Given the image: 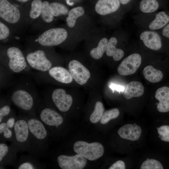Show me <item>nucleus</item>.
<instances>
[{
    "label": "nucleus",
    "instance_id": "ddd939ff",
    "mask_svg": "<svg viewBox=\"0 0 169 169\" xmlns=\"http://www.w3.org/2000/svg\"><path fill=\"white\" fill-rule=\"evenodd\" d=\"M141 131V129L138 125L135 124H126L120 127L117 133L122 139L136 141L140 137Z\"/></svg>",
    "mask_w": 169,
    "mask_h": 169
},
{
    "label": "nucleus",
    "instance_id": "20e7f679",
    "mask_svg": "<svg viewBox=\"0 0 169 169\" xmlns=\"http://www.w3.org/2000/svg\"><path fill=\"white\" fill-rule=\"evenodd\" d=\"M142 60L140 54L134 53L130 54L123 59L118 67V73L123 76L134 74L140 66Z\"/></svg>",
    "mask_w": 169,
    "mask_h": 169
},
{
    "label": "nucleus",
    "instance_id": "a19ab883",
    "mask_svg": "<svg viewBox=\"0 0 169 169\" xmlns=\"http://www.w3.org/2000/svg\"><path fill=\"white\" fill-rule=\"evenodd\" d=\"M14 119L13 117H11L8 120L6 124L9 128H11L13 127L14 125Z\"/></svg>",
    "mask_w": 169,
    "mask_h": 169
},
{
    "label": "nucleus",
    "instance_id": "9b49d317",
    "mask_svg": "<svg viewBox=\"0 0 169 169\" xmlns=\"http://www.w3.org/2000/svg\"><path fill=\"white\" fill-rule=\"evenodd\" d=\"M11 98L14 105L23 110H30L33 106V100L32 96L24 90H18L14 91Z\"/></svg>",
    "mask_w": 169,
    "mask_h": 169
},
{
    "label": "nucleus",
    "instance_id": "412c9836",
    "mask_svg": "<svg viewBox=\"0 0 169 169\" xmlns=\"http://www.w3.org/2000/svg\"><path fill=\"white\" fill-rule=\"evenodd\" d=\"M160 7L158 0H141L138 8L139 13L149 14L157 12Z\"/></svg>",
    "mask_w": 169,
    "mask_h": 169
},
{
    "label": "nucleus",
    "instance_id": "c756f323",
    "mask_svg": "<svg viewBox=\"0 0 169 169\" xmlns=\"http://www.w3.org/2000/svg\"><path fill=\"white\" fill-rule=\"evenodd\" d=\"M42 3L41 0H34L32 2L29 13L31 18H36L40 15Z\"/></svg>",
    "mask_w": 169,
    "mask_h": 169
},
{
    "label": "nucleus",
    "instance_id": "6ab92c4d",
    "mask_svg": "<svg viewBox=\"0 0 169 169\" xmlns=\"http://www.w3.org/2000/svg\"><path fill=\"white\" fill-rule=\"evenodd\" d=\"M118 40L116 38L112 37L108 40L107 49L106 51L107 55L112 57L115 61L120 60L124 56V52L121 49L116 47Z\"/></svg>",
    "mask_w": 169,
    "mask_h": 169
},
{
    "label": "nucleus",
    "instance_id": "393cba45",
    "mask_svg": "<svg viewBox=\"0 0 169 169\" xmlns=\"http://www.w3.org/2000/svg\"><path fill=\"white\" fill-rule=\"evenodd\" d=\"M104 110L103 103L100 101L97 102L95 105L94 111L90 117V121L93 123H96L100 120Z\"/></svg>",
    "mask_w": 169,
    "mask_h": 169
},
{
    "label": "nucleus",
    "instance_id": "5701e85b",
    "mask_svg": "<svg viewBox=\"0 0 169 169\" xmlns=\"http://www.w3.org/2000/svg\"><path fill=\"white\" fill-rule=\"evenodd\" d=\"M108 42L107 38H102L99 41L97 46L90 50V54L91 57L95 59H100L106 51Z\"/></svg>",
    "mask_w": 169,
    "mask_h": 169
},
{
    "label": "nucleus",
    "instance_id": "f03ea898",
    "mask_svg": "<svg viewBox=\"0 0 169 169\" xmlns=\"http://www.w3.org/2000/svg\"><path fill=\"white\" fill-rule=\"evenodd\" d=\"M73 148L75 152L90 161L99 158L103 155L104 151L103 145L98 142L89 143L83 141H78L74 143Z\"/></svg>",
    "mask_w": 169,
    "mask_h": 169
},
{
    "label": "nucleus",
    "instance_id": "58836bf2",
    "mask_svg": "<svg viewBox=\"0 0 169 169\" xmlns=\"http://www.w3.org/2000/svg\"><path fill=\"white\" fill-rule=\"evenodd\" d=\"M33 165L28 162H25L21 164L18 167L19 169H33Z\"/></svg>",
    "mask_w": 169,
    "mask_h": 169
},
{
    "label": "nucleus",
    "instance_id": "39448f33",
    "mask_svg": "<svg viewBox=\"0 0 169 169\" xmlns=\"http://www.w3.org/2000/svg\"><path fill=\"white\" fill-rule=\"evenodd\" d=\"M26 59L32 68L38 71H48L52 67L51 62L46 58L44 52L42 50L29 53L27 55Z\"/></svg>",
    "mask_w": 169,
    "mask_h": 169
},
{
    "label": "nucleus",
    "instance_id": "f3484780",
    "mask_svg": "<svg viewBox=\"0 0 169 169\" xmlns=\"http://www.w3.org/2000/svg\"><path fill=\"white\" fill-rule=\"evenodd\" d=\"M144 87L142 84L139 82L132 81L127 84L124 92V96L127 99L134 97H138L143 95Z\"/></svg>",
    "mask_w": 169,
    "mask_h": 169
},
{
    "label": "nucleus",
    "instance_id": "f8f14e48",
    "mask_svg": "<svg viewBox=\"0 0 169 169\" xmlns=\"http://www.w3.org/2000/svg\"><path fill=\"white\" fill-rule=\"evenodd\" d=\"M121 4L120 0H98L95 6V9L98 14L106 15L117 11Z\"/></svg>",
    "mask_w": 169,
    "mask_h": 169
},
{
    "label": "nucleus",
    "instance_id": "37998d69",
    "mask_svg": "<svg viewBox=\"0 0 169 169\" xmlns=\"http://www.w3.org/2000/svg\"><path fill=\"white\" fill-rule=\"evenodd\" d=\"M17 0L18 1H19L20 2H25L28 1L29 0Z\"/></svg>",
    "mask_w": 169,
    "mask_h": 169
},
{
    "label": "nucleus",
    "instance_id": "cd10ccee",
    "mask_svg": "<svg viewBox=\"0 0 169 169\" xmlns=\"http://www.w3.org/2000/svg\"><path fill=\"white\" fill-rule=\"evenodd\" d=\"M119 114L120 111L117 108L107 110L103 113L100 119V122L102 124H105L110 120L117 117Z\"/></svg>",
    "mask_w": 169,
    "mask_h": 169
},
{
    "label": "nucleus",
    "instance_id": "4468645a",
    "mask_svg": "<svg viewBox=\"0 0 169 169\" xmlns=\"http://www.w3.org/2000/svg\"><path fill=\"white\" fill-rule=\"evenodd\" d=\"M41 120L46 125L57 127L63 121L62 116L55 111L49 108L43 109L40 114Z\"/></svg>",
    "mask_w": 169,
    "mask_h": 169
},
{
    "label": "nucleus",
    "instance_id": "79ce46f5",
    "mask_svg": "<svg viewBox=\"0 0 169 169\" xmlns=\"http://www.w3.org/2000/svg\"><path fill=\"white\" fill-rule=\"evenodd\" d=\"M7 125L6 123H2L0 124V133L1 134L3 133V131L4 128Z\"/></svg>",
    "mask_w": 169,
    "mask_h": 169
},
{
    "label": "nucleus",
    "instance_id": "0eeeda50",
    "mask_svg": "<svg viewBox=\"0 0 169 169\" xmlns=\"http://www.w3.org/2000/svg\"><path fill=\"white\" fill-rule=\"evenodd\" d=\"M87 159L77 154L73 156L61 155L57 158L59 166L62 169H82L86 165Z\"/></svg>",
    "mask_w": 169,
    "mask_h": 169
},
{
    "label": "nucleus",
    "instance_id": "f704fd0d",
    "mask_svg": "<svg viewBox=\"0 0 169 169\" xmlns=\"http://www.w3.org/2000/svg\"><path fill=\"white\" fill-rule=\"evenodd\" d=\"M8 151V148L7 146L4 143L0 144V161L3 159V157L6 155Z\"/></svg>",
    "mask_w": 169,
    "mask_h": 169
},
{
    "label": "nucleus",
    "instance_id": "473e14b6",
    "mask_svg": "<svg viewBox=\"0 0 169 169\" xmlns=\"http://www.w3.org/2000/svg\"><path fill=\"white\" fill-rule=\"evenodd\" d=\"M125 162L121 160L117 161L109 168V169H125Z\"/></svg>",
    "mask_w": 169,
    "mask_h": 169
},
{
    "label": "nucleus",
    "instance_id": "b1692460",
    "mask_svg": "<svg viewBox=\"0 0 169 169\" xmlns=\"http://www.w3.org/2000/svg\"><path fill=\"white\" fill-rule=\"evenodd\" d=\"M84 13V10L81 6L75 7L71 9L69 12L68 16L66 19L68 26L70 28L74 27L75 25L77 19L82 16Z\"/></svg>",
    "mask_w": 169,
    "mask_h": 169
},
{
    "label": "nucleus",
    "instance_id": "a211bd4d",
    "mask_svg": "<svg viewBox=\"0 0 169 169\" xmlns=\"http://www.w3.org/2000/svg\"><path fill=\"white\" fill-rule=\"evenodd\" d=\"M30 132L37 139L42 140L46 136V130L42 123L35 119H29L27 123Z\"/></svg>",
    "mask_w": 169,
    "mask_h": 169
},
{
    "label": "nucleus",
    "instance_id": "f257e3e1",
    "mask_svg": "<svg viewBox=\"0 0 169 169\" xmlns=\"http://www.w3.org/2000/svg\"><path fill=\"white\" fill-rule=\"evenodd\" d=\"M135 24L142 29L158 31L169 22V16L164 11L149 14L139 13L134 17Z\"/></svg>",
    "mask_w": 169,
    "mask_h": 169
},
{
    "label": "nucleus",
    "instance_id": "c85d7f7f",
    "mask_svg": "<svg viewBox=\"0 0 169 169\" xmlns=\"http://www.w3.org/2000/svg\"><path fill=\"white\" fill-rule=\"evenodd\" d=\"M161 163L158 161L153 159L147 158L142 163L141 169H163Z\"/></svg>",
    "mask_w": 169,
    "mask_h": 169
},
{
    "label": "nucleus",
    "instance_id": "ea45409f",
    "mask_svg": "<svg viewBox=\"0 0 169 169\" xmlns=\"http://www.w3.org/2000/svg\"><path fill=\"white\" fill-rule=\"evenodd\" d=\"M4 136L7 138H10L12 135V132L9 129V127L7 125L4 128L3 131Z\"/></svg>",
    "mask_w": 169,
    "mask_h": 169
},
{
    "label": "nucleus",
    "instance_id": "7c9ffc66",
    "mask_svg": "<svg viewBox=\"0 0 169 169\" xmlns=\"http://www.w3.org/2000/svg\"><path fill=\"white\" fill-rule=\"evenodd\" d=\"M157 129L161 140L163 141L169 142V126L162 125Z\"/></svg>",
    "mask_w": 169,
    "mask_h": 169
},
{
    "label": "nucleus",
    "instance_id": "6e6552de",
    "mask_svg": "<svg viewBox=\"0 0 169 169\" xmlns=\"http://www.w3.org/2000/svg\"><path fill=\"white\" fill-rule=\"evenodd\" d=\"M68 68L73 79L79 84H85L90 77V74L88 69L77 60L70 61Z\"/></svg>",
    "mask_w": 169,
    "mask_h": 169
},
{
    "label": "nucleus",
    "instance_id": "7ed1b4c3",
    "mask_svg": "<svg viewBox=\"0 0 169 169\" xmlns=\"http://www.w3.org/2000/svg\"><path fill=\"white\" fill-rule=\"evenodd\" d=\"M67 36V32L63 28H55L49 29L38 37V41L44 46H53L59 44L64 41Z\"/></svg>",
    "mask_w": 169,
    "mask_h": 169
},
{
    "label": "nucleus",
    "instance_id": "2eb2a0df",
    "mask_svg": "<svg viewBox=\"0 0 169 169\" xmlns=\"http://www.w3.org/2000/svg\"><path fill=\"white\" fill-rule=\"evenodd\" d=\"M155 98L159 102L157 106V110L161 112L169 111V88L163 86L156 91Z\"/></svg>",
    "mask_w": 169,
    "mask_h": 169
},
{
    "label": "nucleus",
    "instance_id": "a878e982",
    "mask_svg": "<svg viewBox=\"0 0 169 169\" xmlns=\"http://www.w3.org/2000/svg\"><path fill=\"white\" fill-rule=\"evenodd\" d=\"M50 9L53 15L55 17L61 14L66 15L69 10L68 8L64 5L57 2H53L49 5Z\"/></svg>",
    "mask_w": 169,
    "mask_h": 169
},
{
    "label": "nucleus",
    "instance_id": "72a5a7b5",
    "mask_svg": "<svg viewBox=\"0 0 169 169\" xmlns=\"http://www.w3.org/2000/svg\"><path fill=\"white\" fill-rule=\"evenodd\" d=\"M10 111V107L8 105H5L0 109V122L1 123L3 117L8 115Z\"/></svg>",
    "mask_w": 169,
    "mask_h": 169
},
{
    "label": "nucleus",
    "instance_id": "1a4fd4ad",
    "mask_svg": "<svg viewBox=\"0 0 169 169\" xmlns=\"http://www.w3.org/2000/svg\"><path fill=\"white\" fill-rule=\"evenodd\" d=\"M0 16L6 22L14 23L20 18L19 10L7 0H0Z\"/></svg>",
    "mask_w": 169,
    "mask_h": 169
},
{
    "label": "nucleus",
    "instance_id": "4c0bfd02",
    "mask_svg": "<svg viewBox=\"0 0 169 169\" xmlns=\"http://www.w3.org/2000/svg\"><path fill=\"white\" fill-rule=\"evenodd\" d=\"M135 0H120L121 5L123 6H129L130 9L132 6Z\"/></svg>",
    "mask_w": 169,
    "mask_h": 169
},
{
    "label": "nucleus",
    "instance_id": "4be33fe9",
    "mask_svg": "<svg viewBox=\"0 0 169 169\" xmlns=\"http://www.w3.org/2000/svg\"><path fill=\"white\" fill-rule=\"evenodd\" d=\"M143 73L145 78L151 83L160 81L163 77V74L160 70L155 69L151 65L145 67Z\"/></svg>",
    "mask_w": 169,
    "mask_h": 169
},
{
    "label": "nucleus",
    "instance_id": "2f4dec72",
    "mask_svg": "<svg viewBox=\"0 0 169 169\" xmlns=\"http://www.w3.org/2000/svg\"><path fill=\"white\" fill-rule=\"evenodd\" d=\"M9 31L8 27L1 22H0V39L6 38L9 36Z\"/></svg>",
    "mask_w": 169,
    "mask_h": 169
},
{
    "label": "nucleus",
    "instance_id": "9d476101",
    "mask_svg": "<svg viewBox=\"0 0 169 169\" xmlns=\"http://www.w3.org/2000/svg\"><path fill=\"white\" fill-rule=\"evenodd\" d=\"M52 98L56 106L62 112L68 111L73 103L71 96L67 94L65 91L62 89L54 90L52 93Z\"/></svg>",
    "mask_w": 169,
    "mask_h": 169
},
{
    "label": "nucleus",
    "instance_id": "c9c22d12",
    "mask_svg": "<svg viewBox=\"0 0 169 169\" xmlns=\"http://www.w3.org/2000/svg\"><path fill=\"white\" fill-rule=\"evenodd\" d=\"M110 88L113 90V92L114 90H116L119 92H123L125 90V87L122 85L113 83L110 84Z\"/></svg>",
    "mask_w": 169,
    "mask_h": 169
},
{
    "label": "nucleus",
    "instance_id": "e433bc0d",
    "mask_svg": "<svg viewBox=\"0 0 169 169\" xmlns=\"http://www.w3.org/2000/svg\"><path fill=\"white\" fill-rule=\"evenodd\" d=\"M161 29V34L165 38L169 39V22Z\"/></svg>",
    "mask_w": 169,
    "mask_h": 169
},
{
    "label": "nucleus",
    "instance_id": "bb28decb",
    "mask_svg": "<svg viewBox=\"0 0 169 169\" xmlns=\"http://www.w3.org/2000/svg\"><path fill=\"white\" fill-rule=\"evenodd\" d=\"M50 4L47 1L42 3L40 15L43 20L47 23L51 22L54 19L49 7Z\"/></svg>",
    "mask_w": 169,
    "mask_h": 169
},
{
    "label": "nucleus",
    "instance_id": "aec40b11",
    "mask_svg": "<svg viewBox=\"0 0 169 169\" xmlns=\"http://www.w3.org/2000/svg\"><path fill=\"white\" fill-rule=\"evenodd\" d=\"M14 129L17 140L20 142L26 141L28 136V124L24 120L17 121L14 125Z\"/></svg>",
    "mask_w": 169,
    "mask_h": 169
},
{
    "label": "nucleus",
    "instance_id": "dca6fc26",
    "mask_svg": "<svg viewBox=\"0 0 169 169\" xmlns=\"http://www.w3.org/2000/svg\"><path fill=\"white\" fill-rule=\"evenodd\" d=\"M49 74L56 81L64 84H69L73 78L69 71L62 67H52L48 70Z\"/></svg>",
    "mask_w": 169,
    "mask_h": 169
},
{
    "label": "nucleus",
    "instance_id": "423d86ee",
    "mask_svg": "<svg viewBox=\"0 0 169 169\" xmlns=\"http://www.w3.org/2000/svg\"><path fill=\"white\" fill-rule=\"evenodd\" d=\"M7 53L9 59L8 67L12 71L18 73L25 69L27 63L19 48L15 47H10L7 49Z\"/></svg>",
    "mask_w": 169,
    "mask_h": 169
}]
</instances>
